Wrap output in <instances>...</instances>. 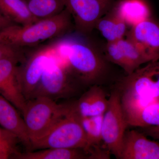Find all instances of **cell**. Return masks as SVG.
<instances>
[{
  "mask_svg": "<svg viewBox=\"0 0 159 159\" xmlns=\"http://www.w3.org/2000/svg\"><path fill=\"white\" fill-rule=\"evenodd\" d=\"M61 52L71 76L84 85L99 84L110 73V64L104 51L88 43L77 40L65 42Z\"/></svg>",
  "mask_w": 159,
  "mask_h": 159,
  "instance_id": "cell-1",
  "label": "cell"
},
{
  "mask_svg": "<svg viewBox=\"0 0 159 159\" xmlns=\"http://www.w3.org/2000/svg\"><path fill=\"white\" fill-rule=\"evenodd\" d=\"M72 17L67 9L59 14L22 26L13 25L0 30V44L22 48L59 36L70 29Z\"/></svg>",
  "mask_w": 159,
  "mask_h": 159,
  "instance_id": "cell-2",
  "label": "cell"
},
{
  "mask_svg": "<svg viewBox=\"0 0 159 159\" xmlns=\"http://www.w3.org/2000/svg\"><path fill=\"white\" fill-rule=\"evenodd\" d=\"M69 109V104L58 103L47 97H37L27 100L22 116L31 146L47 134Z\"/></svg>",
  "mask_w": 159,
  "mask_h": 159,
  "instance_id": "cell-3",
  "label": "cell"
},
{
  "mask_svg": "<svg viewBox=\"0 0 159 159\" xmlns=\"http://www.w3.org/2000/svg\"><path fill=\"white\" fill-rule=\"evenodd\" d=\"M69 104L68 111L43 136L33 142L31 149L82 148L88 152L86 137L80 118Z\"/></svg>",
  "mask_w": 159,
  "mask_h": 159,
  "instance_id": "cell-4",
  "label": "cell"
},
{
  "mask_svg": "<svg viewBox=\"0 0 159 159\" xmlns=\"http://www.w3.org/2000/svg\"><path fill=\"white\" fill-rule=\"evenodd\" d=\"M108 100L102 119V142L110 153L119 159L123 137L129 125L122 110L119 92H112Z\"/></svg>",
  "mask_w": 159,
  "mask_h": 159,
  "instance_id": "cell-5",
  "label": "cell"
},
{
  "mask_svg": "<svg viewBox=\"0 0 159 159\" xmlns=\"http://www.w3.org/2000/svg\"><path fill=\"white\" fill-rule=\"evenodd\" d=\"M72 79L67 67L52 55L31 99L44 97L56 101L70 96L75 91Z\"/></svg>",
  "mask_w": 159,
  "mask_h": 159,
  "instance_id": "cell-6",
  "label": "cell"
},
{
  "mask_svg": "<svg viewBox=\"0 0 159 159\" xmlns=\"http://www.w3.org/2000/svg\"><path fill=\"white\" fill-rule=\"evenodd\" d=\"M116 0H63L65 9L74 21L75 29L89 34L97 22L110 10Z\"/></svg>",
  "mask_w": 159,
  "mask_h": 159,
  "instance_id": "cell-7",
  "label": "cell"
},
{
  "mask_svg": "<svg viewBox=\"0 0 159 159\" xmlns=\"http://www.w3.org/2000/svg\"><path fill=\"white\" fill-rule=\"evenodd\" d=\"M146 64L119 80L122 93H131L145 99H159V59Z\"/></svg>",
  "mask_w": 159,
  "mask_h": 159,
  "instance_id": "cell-8",
  "label": "cell"
},
{
  "mask_svg": "<svg viewBox=\"0 0 159 159\" xmlns=\"http://www.w3.org/2000/svg\"><path fill=\"white\" fill-rule=\"evenodd\" d=\"M126 39L148 61L159 59V21L151 17L130 28Z\"/></svg>",
  "mask_w": 159,
  "mask_h": 159,
  "instance_id": "cell-9",
  "label": "cell"
},
{
  "mask_svg": "<svg viewBox=\"0 0 159 159\" xmlns=\"http://www.w3.org/2000/svg\"><path fill=\"white\" fill-rule=\"evenodd\" d=\"M19 62L13 58L0 59V95L14 105L22 115L27 101L21 89Z\"/></svg>",
  "mask_w": 159,
  "mask_h": 159,
  "instance_id": "cell-10",
  "label": "cell"
},
{
  "mask_svg": "<svg viewBox=\"0 0 159 159\" xmlns=\"http://www.w3.org/2000/svg\"><path fill=\"white\" fill-rule=\"evenodd\" d=\"M53 50V47L41 49L31 55L24 66H20L21 89L26 101L33 97Z\"/></svg>",
  "mask_w": 159,
  "mask_h": 159,
  "instance_id": "cell-11",
  "label": "cell"
},
{
  "mask_svg": "<svg viewBox=\"0 0 159 159\" xmlns=\"http://www.w3.org/2000/svg\"><path fill=\"white\" fill-rule=\"evenodd\" d=\"M119 159H159V142L138 131L126 130Z\"/></svg>",
  "mask_w": 159,
  "mask_h": 159,
  "instance_id": "cell-12",
  "label": "cell"
},
{
  "mask_svg": "<svg viewBox=\"0 0 159 159\" xmlns=\"http://www.w3.org/2000/svg\"><path fill=\"white\" fill-rule=\"evenodd\" d=\"M108 56L111 62L120 67L126 74H131L142 65L148 62L134 45L124 38L110 48Z\"/></svg>",
  "mask_w": 159,
  "mask_h": 159,
  "instance_id": "cell-13",
  "label": "cell"
},
{
  "mask_svg": "<svg viewBox=\"0 0 159 159\" xmlns=\"http://www.w3.org/2000/svg\"><path fill=\"white\" fill-rule=\"evenodd\" d=\"M109 100L102 88L99 84L89 87L79 99L70 103L71 108L80 118L100 116L108 107Z\"/></svg>",
  "mask_w": 159,
  "mask_h": 159,
  "instance_id": "cell-14",
  "label": "cell"
},
{
  "mask_svg": "<svg viewBox=\"0 0 159 159\" xmlns=\"http://www.w3.org/2000/svg\"><path fill=\"white\" fill-rule=\"evenodd\" d=\"M0 125L16 136L21 143L31 148L24 118L11 102L0 95Z\"/></svg>",
  "mask_w": 159,
  "mask_h": 159,
  "instance_id": "cell-15",
  "label": "cell"
},
{
  "mask_svg": "<svg viewBox=\"0 0 159 159\" xmlns=\"http://www.w3.org/2000/svg\"><path fill=\"white\" fill-rule=\"evenodd\" d=\"M110 11L130 28L151 17V9L146 0H116Z\"/></svg>",
  "mask_w": 159,
  "mask_h": 159,
  "instance_id": "cell-16",
  "label": "cell"
},
{
  "mask_svg": "<svg viewBox=\"0 0 159 159\" xmlns=\"http://www.w3.org/2000/svg\"><path fill=\"white\" fill-rule=\"evenodd\" d=\"M20 152L17 159H91L90 155L82 148H47Z\"/></svg>",
  "mask_w": 159,
  "mask_h": 159,
  "instance_id": "cell-17",
  "label": "cell"
},
{
  "mask_svg": "<svg viewBox=\"0 0 159 159\" xmlns=\"http://www.w3.org/2000/svg\"><path fill=\"white\" fill-rule=\"evenodd\" d=\"M0 12L16 25L25 26L37 21L24 0H0Z\"/></svg>",
  "mask_w": 159,
  "mask_h": 159,
  "instance_id": "cell-18",
  "label": "cell"
},
{
  "mask_svg": "<svg viewBox=\"0 0 159 159\" xmlns=\"http://www.w3.org/2000/svg\"><path fill=\"white\" fill-rule=\"evenodd\" d=\"M127 26L110 10L97 22L95 29L100 32L107 42L124 38L127 34Z\"/></svg>",
  "mask_w": 159,
  "mask_h": 159,
  "instance_id": "cell-19",
  "label": "cell"
},
{
  "mask_svg": "<svg viewBox=\"0 0 159 159\" xmlns=\"http://www.w3.org/2000/svg\"><path fill=\"white\" fill-rule=\"evenodd\" d=\"M103 115L96 116L80 118L81 125L85 133L87 141V151L91 159L94 151L103 149L102 143V122Z\"/></svg>",
  "mask_w": 159,
  "mask_h": 159,
  "instance_id": "cell-20",
  "label": "cell"
},
{
  "mask_svg": "<svg viewBox=\"0 0 159 159\" xmlns=\"http://www.w3.org/2000/svg\"><path fill=\"white\" fill-rule=\"evenodd\" d=\"M31 14L38 20L59 14L65 9L63 0H24Z\"/></svg>",
  "mask_w": 159,
  "mask_h": 159,
  "instance_id": "cell-21",
  "label": "cell"
},
{
  "mask_svg": "<svg viewBox=\"0 0 159 159\" xmlns=\"http://www.w3.org/2000/svg\"><path fill=\"white\" fill-rule=\"evenodd\" d=\"M129 125L147 128L159 127V99L128 118Z\"/></svg>",
  "mask_w": 159,
  "mask_h": 159,
  "instance_id": "cell-22",
  "label": "cell"
},
{
  "mask_svg": "<svg viewBox=\"0 0 159 159\" xmlns=\"http://www.w3.org/2000/svg\"><path fill=\"white\" fill-rule=\"evenodd\" d=\"M19 142L16 135L0 126V159H15L20 152L17 148Z\"/></svg>",
  "mask_w": 159,
  "mask_h": 159,
  "instance_id": "cell-23",
  "label": "cell"
},
{
  "mask_svg": "<svg viewBox=\"0 0 159 159\" xmlns=\"http://www.w3.org/2000/svg\"><path fill=\"white\" fill-rule=\"evenodd\" d=\"M24 53L21 48L11 47L7 45L0 44V59L5 58H13L23 62Z\"/></svg>",
  "mask_w": 159,
  "mask_h": 159,
  "instance_id": "cell-24",
  "label": "cell"
},
{
  "mask_svg": "<svg viewBox=\"0 0 159 159\" xmlns=\"http://www.w3.org/2000/svg\"><path fill=\"white\" fill-rule=\"evenodd\" d=\"M145 134L154 139L159 140V127H149L143 128Z\"/></svg>",
  "mask_w": 159,
  "mask_h": 159,
  "instance_id": "cell-25",
  "label": "cell"
},
{
  "mask_svg": "<svg viewBox=\"0 0 159 159\" xmlns=\"http://www.w3.org/2000/svg\"><path fill=\"white\" fill-rule=\"evenodd\" d=\"M13 25H16V24H14L11 20L5 17L0 12V30Z\"/></svg>",
  "mask_w": 159,
  "mask_h": 159,
  "instance_id": "cell-26",
  "label": "cell"
}]
</instances>
